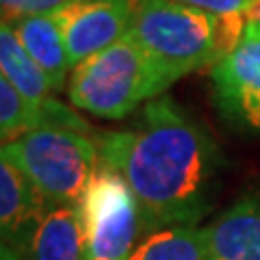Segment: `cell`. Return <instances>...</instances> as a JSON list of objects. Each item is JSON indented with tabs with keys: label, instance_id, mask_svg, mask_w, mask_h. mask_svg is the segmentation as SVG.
Returning <instances> with one entry per match:
<instances>
[{
	"label": "cell",
	"instance_id": "obj_1",
	"mask_svg": "<svg viewBox=\"0 0 260 260\" xmlns=\"http://www.w3.org/2000/svg\"><path fill=\"white\" fill-rule=\"evenodd\" d=\"M98 148L100 162L135 193L143 237L167 225H198L210 210L221 154L174 98L150 100L133 126L104 133Z\"/></svg>",
	"mask_w": 260,
	"mask_h": 260
},
{
	"label": "cell",
	"instance_id": "obj_2",
	"mask_svg": "<svg viewBox=\"0 0 260 260\" xmlns=\"http://www.w3.org/2000/svg\"><path fill=\"white\" fill-rule=\"evenodd\" d=\"M128 35L167 87L221 59L219 18L180 0H135Z\"/></svg>",
	"mask_w": 260,
	"mask_h": 260
},
{
	"label": "cell",
	"instance_id": "obj_3",
	"mask_svg": "<svg viewBox=\"0 0 260 260\" xmlns=\"http://www.w3.org/2000/svg\"><path fill=\"white\" fill-rule=\"evenodd\" d=\"M165 89L167 83L130 35L78 63L68 80L72 107L102 119L126 117Z\"/></svg>",
	"mask_w": 260,
	"mask_h": 260
},
{
	"label": "cell",
	"instance_id": "obj_4",
	"mask_svg": "<svg viewBox=\"0 0 260 260\" xmlns=\"http://www.w3.org/2000/svg\"><path fill=\"white\" fill-rule=\"evenodd\" d=\"M3 158L22 169L50 204H83L100 167V148L83 133L46 126L3 143Z\"/></svg>",
	"mask_w": 260,
	"mask_h": 260
},
{
	"label": "cell",
	"instance_id": "obj_5",
	"mask_svg": "<svg viewBox=\"0 0 260 260\" xmlns=\"http://www.w3.org/2000/svg\"><path fill=\"white\" fill-rule=\"evenodd\" d=\"M89 260H128L143 237L141 210L128 182L100 162L83 202Z\"/></svg>",
	"mask_w": 260,
	"mask_h": 260
},
{
	"label": "cell",
	"instance_id": "obj_6",
	"mask_svg": "<svg viewBox=\"0 0 260 260\" xmlns=\"http://www.w3.org/2000/svg\"><path fill=\"white\" fill-rule=\"evenodd\" d=\"M215 100L228 117L260 133V18H249L241 42L213 65Z\"/></svg>",
	"mask_w": 260,
	"mask_h": 260
},
{
	"label": "cell",
	"instance_id": "obj_7",
	"mask_svg": "<svg viewBox=\"0 0 260 260\" xmlns=\"http://www.w3.org/2000/svg\"><path fill=\"white\" fill-rule=\"evenodd\" d=\"M135 0H72L52 15L63 32L72 70L128 35Z\"/></svg>",
	"mask_w": 260,
	"mask_h": 260
},
{
	"label": "cell",
	"instance_id": "obj_8",
	"mask_svg": "<svg viewBox=\"0 0 260 260\" xmlns=\"http://www.w3.org/2000/svg\"><path fill=\"white\" fill-rule=\"evenodd\" d=\"M18 254L22 260H89L83 204H50Z\"/></svg>",
	"mask_w": 260,
	"mask_h": 260
},
{
	"label": "cell",
	"instance_id": "obj_9",
	"mask_svg": "<svg viewBox=\"0 0 260 260\" xmlns=\"http://www.w3.org/2000/svg\"><path fill=\"white\" fill-rule=\"evenodd\" d=\"M50 206L28 176L0 156V234L3 245L20 249Z\"/></svg>",
	"mask_w": 260,
	"mask_h": 260
},
{
	"label": "cell",
	"instance_id": "obj_10",
	"mask_svg": "<svg viewBox=\"0 0 260 260\" xmlns=\"http://www.w3.org/2000/svg\"><path fill=\"white\" fill-rule=\"evenodd\" d=\"M206 232V260H260V191L243 193Z\"/></svg>",
	"mask_w": 260,
	"mask_h": 260
},
{
	"label": "cell",
	"instance_id": "obj_11",
	"mask_svg": "<svg viewBox=\"0 0 260 260\" xmlns=\"http://www.w3.org/2000/svg\"><path fill=\"white\" fill-rule=\"evenodd\" d=\"M9 24L13 26L24 50L32 56V61L50 78L52 89L61 91L70 80L68 76L72 74V63L63 32L59 24H56L54 15L52 13L26 15V18H20Z\"/></svg>",
	"mask_w": 260,
	"mask_h": 260
},
{
	"label": "cell",
	"instance_id": "obj_12",
	"mask_svg": "<svg viewBox=\"0 0 260 260\" xmlns=\"http://www.w3.org/2000/svg\"><path fill=\"white\" fill-rule=\"evenodd\" d=\"M0 68H3V76L35 107H44L52 98L50 93L54 89L50 78L24 50L9 22H3L0 26Z\"/></svg>",
	"mask_w": 260,
	"mask_h": 260
},
{
	"label": "cell",
	"instance_id": "obj_13",
	"mask_svg": "<svg viewBox=\"0 0 260 260\" xmlns=\"http://www.w3.org/2000/svg\"><path fill=\"white\" fill-rule=\"evenodd\" d=\"M206 225H167L148 232L137 243L128 260H206Z\"/></svg>",
	"mask_w": 260,
	"mask_h": 260
},
{
	"label": "cell",
	"instance_id": "obj_14",
	"mask_svg": "<svg viewBox=\"0 0 260 260\" xmlns=\"http://www.w3.org/2000/svg\"><path fill=\"white\" fill-rule=\"evenodd\" d=\"M44 107H35L15 89L5 76H0V135L3 143L15 141L37 128H46Z\"/></svg>",
	"mask_w": 260,
	"mask_h": 260
},
{
	"label": "cell",
	"instance_id": "obj_15",
	"mask_svg": "<svg viewBox=\"0 0 260 260\" xmlns=\"http://www.w3.org/2000/svg\"><path fill=\"white\" fill-rule=\"evenodd\" d=\"M3 3V22H15L26 15L54 13L72 0H0Z\"/></svg>",
	"mask_w": 260,
	"mask_h": 260
},
{
	"label": "cell",
	"instance_id": "obj_16",
	"mask_svg": "<svg viewBox=\"0 0 260 260\" xmlns=\"http://www.w3.org/2000/svg\"><path fill=\"white\" fill-rule=\"evenodd\" d=\"M195 9H202L215 18H232V15H247L254 0H180Z\"/></svg>",
	"mask_w": 260,
	"mask_h": 260
},
{
	"label": "cell",
	"instance_id": "obj_17",
	"mask_svg": "<svg viewBox=\"0 0 260 260\" xmlns=\"http://www.w3.org/2000/svg\"><path fill=\"white\" fill-rule=\"evenodd\" d=\"M0 256H3V260H22V256L18 254V249H13L9 245L0 247Z\"/></svg>",
	"mask_w": 260,
	"mask_h": 260
}]
</instances>
